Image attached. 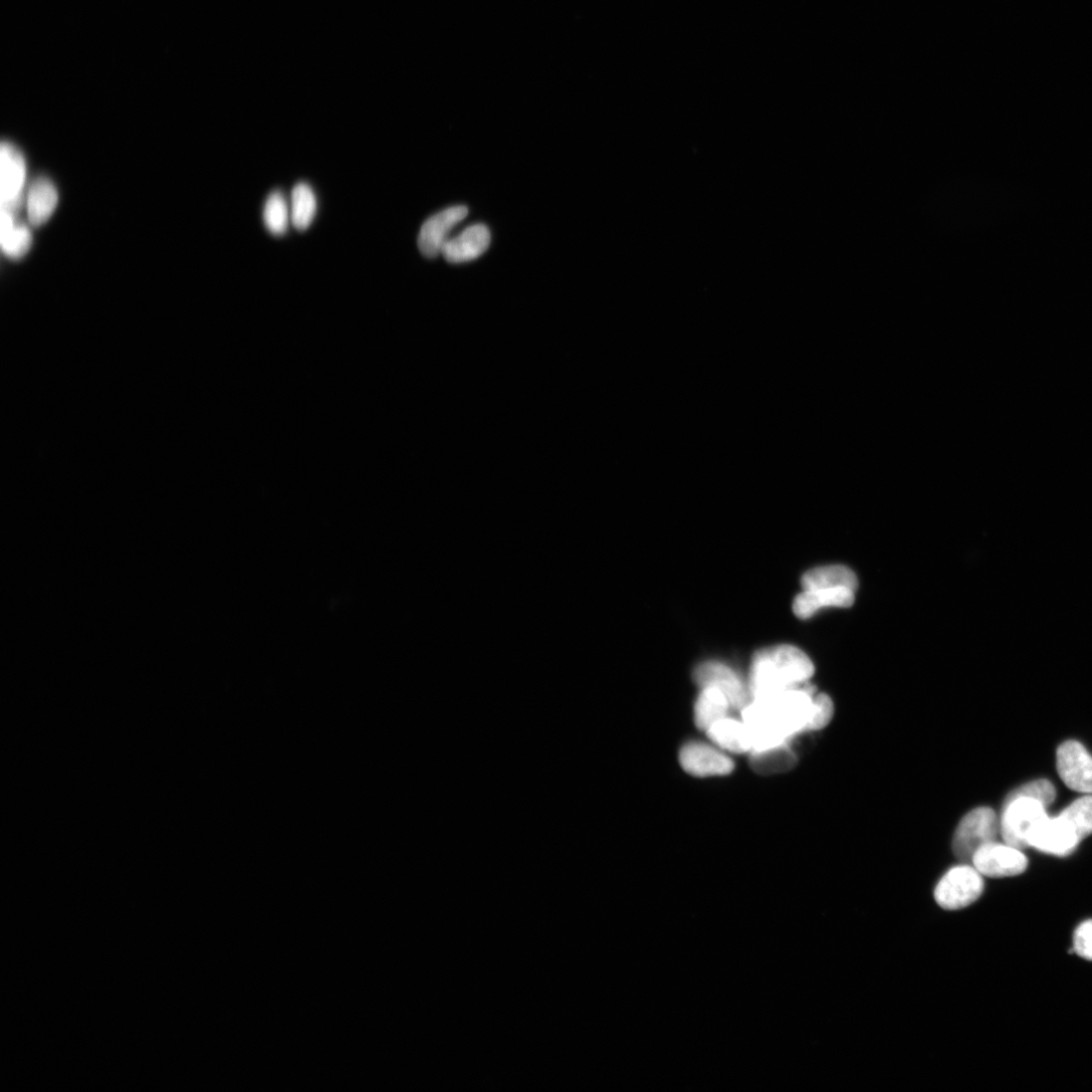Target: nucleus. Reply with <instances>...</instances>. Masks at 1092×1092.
I'll use <instances>...</instances> for the list:
<instances>
[{
  "label": "nucleus",
  "instance_id": "obj_1",
  "mask_svg": "<svg viewBox=\"0 0 1092 1092\" xmlns=\"http://www.w3.org/2000/svg\"><path fill=\"white\" fill-rule=\"evenodd\" d=\"M814 674V663L799 648L782 645L765 649L752 658L748 691L751 699L769 698L810 682Z\"/></svg>",
  "mask_w": 1092,
  "mask_h": 1092
},
{
  "label": "nucleus",
  "instance_id": "obj_2",
  "mask_svg": "<svg viewBox=\"0 0 1092 1092\" xmlns=\"http://www.w3.org/2000/svg\"><path fill=\"white\" fill-rule=\"evenodd\" d=\"M984 876L968 863L949 869L934 887L933 897L937 904L948 911L971 906L985 891Z\"/></svg>",
  "mask_w": 1092,
  "mask_h": 1092
},
{
  "label": "nucleus",
  "instance_id": "obj_3",
  "mask_svg": "<svg viewBox=\"0 0 1092 1092\" xmlns=\"http://www.w3.org/2000/svg\"><path fill=\"white\" fill-rule=\"evenodd\" d=\"M998 833L996 813L990 808L975 809L958 825L952 843L953 852L962 862H971L982 846L996 841Z\"/></svg>",
  "mask_w": 1092,
  "mask_h": 1092
},
{
  "label": "nucleus",
  "instance_id": "obj_4",
  "mask_svg": "<svg viewBox=\"0 0 1092 1092\" xmlns=\"http://www.w3.org/2000/svg\"><path fill=\"white\" fill-rule=\"evenodd\" d=\"M1047 817L1046 807L1035 800L1007 799L1001 822L1005 842L1020 850L1029 847L1030 835Z\"/></svg>",
  "mask_w": 1092,
  "mask_h": 1092
},
{
  "label": "nucleus",
  "instance_id": "obj_5",
  "mask_svg": "<svg viewBox=\"0 0 1092 1092\" xmlns=\"http://www.w3.org/2000/svg\"><path fill=\"white\" fill-rule=\"evenodd\" d=\"M0 201L2 210L18 214L26 182V162L22 152L12 143L0 148Z\"/></svg>",
  "mask_w": 1092,
  "mask_h": 1092
},
{
  "label": "nucleus",
  "instance_id": "obj_6",
  "mask_svg": "<svg viewBox=\"0 0 1092 1092\" xmlns=\"http://www.w3.org/2000/svg\"><path fill=\"white\" fill-rule=\"evenodd\" d=\"M972 865L982 876L1008 878L1023 874L1028 868L1026 855L1009 844L995 842L982 846L973 856Z\"/></svg>",
  "mask_w": 1092,
  "mask_h": 1092
},
{
  "label": "nucleus",
  "instance_id": "obj_7",
  "mask_svg": "<svg viewBox=\"0 0 1092 1092\" xmlns=\"http://www.w3.org/2000/svg\"><path fill=\"white\" fill-rule=\"evenodd\" d=\"M1057 770L1068 789L1092 795V755L1080 742L1067 740L1058 747Z\"/></svg>",
  "mask_w": 1092,
  "mask_h": 1092
},
{
  "label": "nucleus",
  "instance_id": "obj_8",
  "mask_svg": "<svg viewBox=\"0 0 1092 1092\" xmlns=\"http://www.w3.org/2000/svg\"><path fill=\"white\" fill-rule=\"evenodd\" d=\"M1080 842L1072 826L1059 815L1053 819L1047 817L1036 827L1030 835L1029 847L1064 857L1070 855Z\"/></svg>",
  "mask_w": 1092,
  "mask_h": 1092
},
{
  "label": "nucleus",
  "instance_id": "obj_9",
  "mask_svg": "<svg viewBox=\"0 0 1092 1092\" xmlns=\"http://www.w3.org/2000/svg\"><path fill=\"white\" fill-rule=\"evenodd\" d=\"M467 215H469L467 207L455 206L430 217L423 224L418 237L420 252L427 258H434L441 254L444 245L449 240L450 232Z\"/></svg>",
  "mask_w": 1092,
  "mask_h": 1092
},
{
  "label": "nucleus",
  "instance_id": "obj_10",
  "mask_svg": "<svg viewBox=\"0 0 1092 1092\" xmlns=\"http://www.w3.org/2000/svg\"><path fill=\"white\" fill-rule=\"evenodd\" d=\"M694 679L701 688L714 687L723 692L733 708L742 709L750 702L749 691L737 674L724 664L704 663L695 670Z\"/></svg>",
  "mask_w": 1092,
  "mask_h": 1092
},
{
  "label": "nucleus",
  "instance_id": "obj_11",
  "mask_svg": "<svg viewBox=\"0 0 1092 1092\" xmlns=\"http://www.w3.org/2000/svg\"><path fill=\"white\" fill-rule=\"evenodd\" d=\"M680 762L687 773L695 777L724 776L734 769L729 756L698 741L688 742L681 748Z\"/></svg>",
  "mask_w": 1092,
  "mask_h": 1092
},
{
  "label": "nucleus",
  "instance_id": "obj_12",
  "mask_svg": "<svg viewBox=\"0 0 1092 1092\" xmlns=\"http://www.w3.org/2000/svg\"><path fill=\"white\" fill-rule=\"evenodd\" d=\"M490 243L489 228L483 224H477L449 239L441 254L450 263L469 262L482 256L488 250Z\"/></svg>",
  "mask_w": 1092,
  "mask_h": 1092
},
{
  "label": "nucleus",
  "instance_id": "obj_13",
  "mask_svg": "<svg viewBox=\"0 0 1092 1092\" xmlns=\"http://www.w3.org/2000/svg\"><path fill=\"white\" fill-rule=\"evenodd\" d=\"M855 591L848 588L804 590L794 602L795 614L809 619L827 607L849 608L855 603Z\"/></svg>",
  "mask_w": 1092,
  "mask_h": 1092
},
{
  "label": "nucleus",
  "instance_id": "obj_14",
  "mask_svg": "<svg viewBox=\"0 0 1092 1092\" xmlns=\"http://www.w3.org/2000/svg\"><path fill=\"white\" fill-rule=\"evenodd\" d=\"M18 214L2 210L0 219V243L4 253L12 259H21L31 249L33 238L30 229L22 223Z\"/></svg>",
  "mask_w": 1092,
  "mask_h": 1092
},
{
  "label": "nucleus",
  "instance_id": "obj_15",
  "mask_svg": "<svg viewBox=\"0 0 1092 1092\" xmlns=\"http://www.w3.org/2000/svg\"><path fill=\"white\" fill-rule=\"evenodd\" d=\"M58 201V192L53 183L46 178L37 179L31 186L27 198L30 224L34 227L45 224L54 213Z\"/></svg>",
  "mask_w": 1092,
  "mask_h": 1092
},
{
  "label": "nucleus",
  "instance_id": "obj_16",
  "mask_svg": "<svg viewBox=\"0 0 1092 1092\" xmlns=\"http://www.w3.org/2000/svg\"><path fill=\"white\" fill-rule=\"evenodd\" d=\"M706 733L711 741L725 750L744 753L752 749L751 737L743 721L725 717L710 726Z\"/></svg>",
  "mask_w": 1092,
  "mask_h": 1092
},
{
  "label": "nucleus",
  "instance_id": "obj_17",
  "mask_svg": "<svg viewBox=\"0 0 1092 1092\" xmlns=\"http://www.w3.org/2000/svg\"><path fill=\"white\" fill-rule=\"evenodd\" d=\"M802 584L804 590L848 588L856 592L858 579L856 574L845 566H827L807 572Z\"/></svg>",
  "mask_w": 1092,
  "mask_h": 1092
},
{
  "label": "nucleus",
  "instance_id": "obj_18",
  "mask_svg": "<svg viewBox=\"0 0 1092 1092\" xmlns=\"http://www.w3.org/2000/svg\"><path fill=\"white\" fill-rule=\"evenodd\" d=\"M731 707L723 692L714 687H704L695 704V723L706 731L717 721L727 717Z\"/></svg>",
  "mask_w": 1092,
  "mask_h": 1092
},
{
  "label": "nucleus",
  "instance_id": "obj_19",
  "mask_svg": "<svg viewBox=\"0 0 1092 1092\" xmlns=\"http://www.w3.org/2000/svg\"><path fill=\"white\" fill-rule=\"evenodd\" d=\"M750 766L760 775L785 773L795 768L798 758L788 743L750 751Z\"/></svg>",
  "mask_w": 1092,
  "mask_h": 1092
},
{
  "label": "nucleus",
  "instance_id": "obj_20",
  "mask_svg": "<svg viewBox=\"0 0 1092 1092\" xmlns=\"http://www.w3.org/2000/svg\"><path fill=\"white\" fill-rule=\"evenodd\" d=\"M317 212V199L311 188L303 183L297 184L291 193L290 221L299 231L307 229L314 221Z\"/></svg>",
  "mask_w": 1092,
  "mask_h": 1092
},
{
  "label": "nucleus",
  "instance_id": "obj_21",
  "mask_svg": "<svg viewBox=\"0 0 1092 1092\" xmlns=\"http://www.w3.org/2000/svg\"><path fill=\"white\" fill-rule=\"evenodd\" d=\"M263 221L272 235L280 236L287 231L290 211L280 192H273L267 198L263 209Z\"/></svg>",
  "mask_w": 1092,
  "mask_h": 1092
},
{
  "label": "nucleus",
  "instance_id": "obj_22",
  "mask_svg": "<svg viewBox=\"0 0 1092 1092\" xmlns=\"http://www.w3.org/2000/svg\"><path fill=\"white\" fill-rule=\"evenodd\" d=\"M1060 816L1066 820L1076 834L1083 840L1092 835V797H1083L1068 808H1066Z\"/></svg>",
  "mask_w": 1092,
  "mask_h": 1092
},
{
  "label": "nucleus",
  "instance_id": "obj_23",
  "mask_svg": "<svg viewBox=\"0 0 1092 1092\" xmlns=\"http://www.w3.org/2000/svg\"><path fill=\"white\" fill-rule=\"evenodd\" d=\"M1013 798H1027L1035 800L1041 803L1044 807L1051 806L1056 799V790L1054 786L1046 779L1035 780L1014 793H1012L1008 799Z\"/></svg>",
  "mask_w": 1092,
  "mask_h": 1092
},
{
  "label": "nucleus",
  "instance_id": "obj_24",
  "mask_svg": "<svg viewBox=\"0 0 1092 1092\" xmlns=\"http://www.w3.org/2000/svg\"><path fill=\"white\" fill-rule=\"evenodd\" d=\"M834 702L825 693L816 694L814 697L813 713L808 725V731H816L825 728L833 719Z\"/></svg>",
  "mask_w": 1092,
  "mask_h": 1092
},
{
  "label": "nucleus",
  "instance_id": "obj_25",
  "mask_svg": "<svg viewBox=\"0 0 1092 1092\" xmlns=\"http://www.w3.org/2000/svg\"><path fill=\"white\" fill-rule=\"evenodd\" d=\"M1073 949L1079 957L1092 961V919L1084 920L1075 929Z\"/></svg>",
  "mask_w": 1092,
  "mask_h": 1092
}]
</instances>
